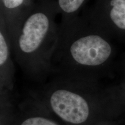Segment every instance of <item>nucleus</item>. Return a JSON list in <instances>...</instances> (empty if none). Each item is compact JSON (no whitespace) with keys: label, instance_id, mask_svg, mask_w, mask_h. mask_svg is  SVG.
Listing matches in <instances>:
<instances>
[{"label":"nucleus","instance_id":"2","mask_svg":"<svg viewBox=\"0 0 125 125\" xmlns=\"http://www.w3.org/2000/svg\"><path fill=\"white\" fill-rule=\"evenodd\" d=\"M56 0H36L12 42V54L23 73L35 81L53 74L52 60L59 38Z\"/></svg>","mask_w":125,"mask_h":125},{"label":"nucleus","instance_id":"5","mask_svg":"<svg viewBox=\"0 0 125 125\" xmlns=\"http://www.w3.org/2000/svg\"><path fill=\"white\" fill-rule=\"evenodd\" d=\"M82 15L101 32L107 25L125 32V0H96Z\"/></svg>","mask_w":125,"mask_h":125},{"label":"nucleus","instance_id":"4","mask_svg":"<svg viewBox=\"0 0 125 125\" xmlns=\"http://www.w3.org/2000/svg\"><path fill=\"white\" fill-rule=\"evenodd\" d=\"M4 106L1 125H65L37 98L26 101L17 109H12L9 103Z\"/></svg>","mask_w":125,"mask_h":125},{"label":"nucleus","instance_id":"1","mask_svg":"<svg viewBox=\"0 0 125 125\" xmlns=\"http://www.w3.org/2000/svg\"><path fill=\"white\" fill-rule=\"evenodd\" d=\"M112 48L101 31L82 15L61 19L52 60L53 74L94 81L97 72L109 59Z\"/></svg>","mask_w":125,"mask_h":125},{"label":"nucleus","instance_id":"7","mask_svg":"<svg viewBox=\"0 0 125 125\" xmlns=\"http://www.w3.org/2000/svg\"><path fill=\"white\" fill-rule=\"evenodd\" d=\"M36 0H0V15L4 18L10 41H13Z\"/></svg>","mask_w":125,"mask_h":125},{"label":"nucleus","instance_id":"8","mask_svg":"<svg viewBox=\"0 0 125 125\" xmlns=\"http://www.w3.org/2000/svg\"><path fill=\"white\" fill-rule=\"evenodd\" d=\"M89 0H56L62 19L79 15L81 10Z\"/></svg>","mask_w":125,"mask_h":125},{"label":"nucleus","instance_id":"6","mask_svg":"<svg viewBox=\"0 0 125 125\" xmlns=\"http://www.w3.org/2000/svg\"><path fill=\"white\" fill-rule=\"evenodd\" d=\"M11 41L4 18L0 15V86L1 93L10 94L15 82V67Z\"/></svg>","mask_w":125,"mask_h":125},{"label":"nucleus","instance_id":"3","mask_svg":"<svg viewBox=\"0 0 125 125\" xmlns=\"http://www.w3.org/2000/svg\"><path fill=\"white\" fill-rule=\"evenodd\" d=\"M94 82L55 76L36 98L65 125H92L97 123Z\"/></svg>","mask_w":125,"mask_h":125},{"label":"nucleus","instance_id":"9","mask_svg":"<svg viewBox=\"0 0 125 125\" xmlns=\"http://www.w3.org/2000/svg\"><path fill=\"white\" fill-rule=\"evenodd\" d=\"M92 125H100V124H97V123H95V124Z\"/></svg>","mask_w":125,"mask_h":125}]
</instances>
